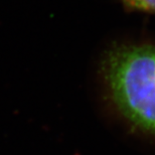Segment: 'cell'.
I'll list each match as a JSON object with an SVG mask.
<instances>
[{
    "mask_svg": "<svg viewBox=\"0 0 155 155\" xmlns=\"http://www.w3.org/2000/svg\"><path fill=\"white\" fill-rule=\"evenodd\" d=\"M104 73L118 109L155 136V45L113 49L105 58Z\"/></svg>",
    "mask_w": 155,
    "mask_h": 155,
    "instance_id": "1",
    "label": "cell"
},
{
    "mask_svg": "<svg viewBox=\"0 0 155 155\" xmlns=\"http://www.w3.org/2000/svg\"><path fill=\"white\" fill-rule=\"evenodd\" d=\"M127 7L138 11L155 13V0H122Z\"/></svg>",
    "mask_w": 155,
    "mask_h": 155,
    "instance_id": "2",
    "label": "cell"
}]
</instances>
